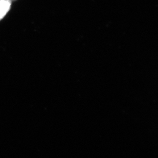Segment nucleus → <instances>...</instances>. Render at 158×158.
I'll list each match as a JSON object with an SVG mask.
<instances>
[{
  "label": "nucleus",
  "mask_w": 158,
  "mask_h": 158,
  "mask_svg": "<svg viewBox=\"0 0 158 158\" xmlns=\"http://www.w3.org/2000/svg\"><path fill=\"white\" fill-rule=\"evenodd\" d=\"M11 0H0V21L3 19L10 9Z\"/></svg>",
  "instance_id": "nucleus-1"
},
{
  "label": "nucleus",
  "mask_w": 158,
  "mask_h": 158,
  "mask_svg": "<svg viewBox=\"0 0 158 158\" xmlns=\"http://www.w3.org/2000/svg\"><path fill=\"white\" fill-rule=\"evenodd\" d=\"M11 1H16V0H11Z\"/></svg>",
  "instance_id": "nucleus-2"
}]
</instances>
